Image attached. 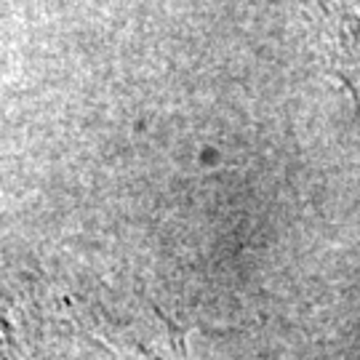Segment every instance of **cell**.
Masks as SVG:
<instances>
[{
	"mask_svg": "<svg viewBox=\"0 0 360 360\" xmlns=\"http://www.w3.org/2000/svg\"><path fill=\"white\" fill-rule=\"evenodd\" d=\"M328 62L360 107V13L349 0H312Z\"/></svg>",
	"mask_w": 360,
	"mask_h": 360,
	"instance_id": "cell-1",
	"label": "cell"
}]
</instances>
